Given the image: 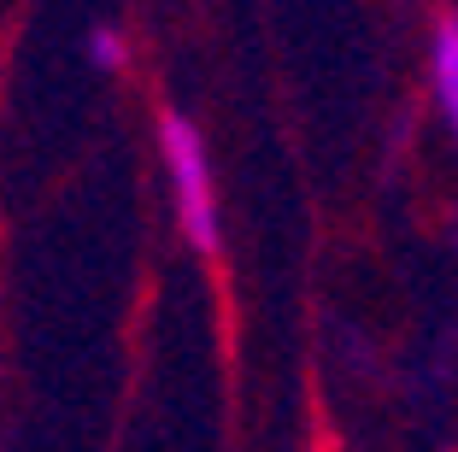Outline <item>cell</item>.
Segmentation results:
<instances>
[{
    "mask_svg": "<svg viewBox=\"0 0 458 452\" xmlns=\"http://www.w3.org/2000/svg\"><path fill=\"white\" fill-rule=\"evenodd\" d=\"M159 153H165V176H171V194H176V224H182L189 247L217 259L224 253V217H217L212 159H206V141L194 130V118H182L176 107L159 112Z\"/></svg>",
    "mask_w": 458,
    "mask_h": 452,
    "instance_id": "6da1fadb",
    "label": "cell"
},
{
    "mask_svg": "<svg viewBox=\"0 0 458 452\" xmlns=\"http://www.w3.org/2000/svg\"><path fill=\"white\" fill-rule=\"evenodd\" d=\"M89 59H95L100 71H123V65H130V47H123V36L112 24H95V36H89Z\"/></svg>",
    "mask_w": 458,
    "mask_h": 452,
    "instance_id": "3957f363",
    "label": "cell"
},
{
    "mask_svg": "<svg viewBox=\"0 0 458 452\" xmlns=\"http://www.w3.org/2000/svg\"><path fill=\"white\" fill-rule=\"evenodd\" d=\"M429 89H435L441 118L458 135V13H441V24L429 36Z\"/></svg>",
    "mask_w": 458,
    "mask_h": 452,
    "instance_id": "7a4b0ae2",
    "label": "cell"
}]
</instances>
